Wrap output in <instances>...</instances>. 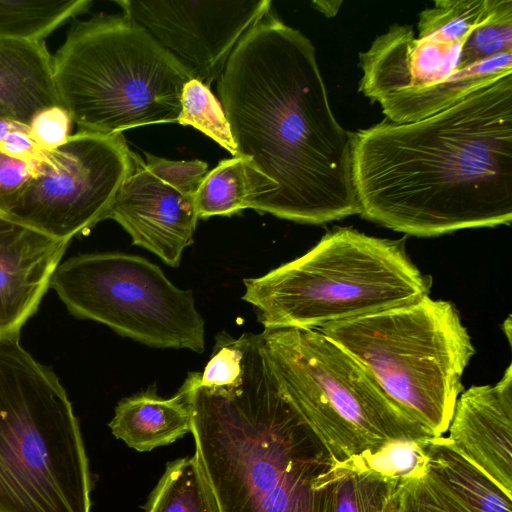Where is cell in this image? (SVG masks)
Wrapping results in <instances>:
<instances>
[{
  "label": "cell",
  "mask_w": 512,
  "mask_h": 512,
  "mask_svg": "<svg viewBox=\"0 0 512 512\" xmlns=\"http://www.w3.org/2000/svg\"><path fill=\"white\" fill-rule=\"evenodd\" d=\"M236 155L269 187L254 210L324 224L360 214L352 132L331 109L311 40L267 12L218 79Z\"/></svg>",
  "instance_id": "obj_1"
},
{
  "label": "cell",
  "mask_w": 512,
  "mask_h": 512,
  "mask_svg": "<svg viewBox=\"0 0 512 512\" xmlns=\"http://www.w3.org/2000/svg\"><path fill=\"white\" fill-rule=\"evenodd\" d=\"M360 215L417 237L510 225L512 74L427 118L352 132Z\"/></svg>",
  "instance_id": "obj_2"
},
{
  "label": "cell",
  "mask_w": 512,
  "mask_h": 512,
  "mask_svg": "<svg viewBox=\"0 0 512 512\" xmlns=\"http://www.w3.org/2000/svg\"><path fill=\"white\" fill-rule=\"evenodd\" d=\"M237 383L187 375L195 452L220 512H333L332 458L290 397L262 334L245 333Z\"/></svg>",
  "instance_id": "obj_3"
},
{
  "label": "cell",
  "mask_w": 512,
  "mask_h": 512,
  "mask_svg": "<svg viewBox=\"0 0 512 512\" xmlns=\"http://www.w3.org/2000/svg\"><path fill=\"white\" fill-rule=\"evenodd\" d=\"M243 283L242 299L264 329L308 330L415 302L431 287L402 240L351 227L326 233L304 255Z\"/></svg>",
  "instance_id": "obj_4"
},
{
  "label": "cell",
  "mask_w": 512,
  "mask_h": 512,
  "mask_svg": "<svg viewBox=\"0 0 512 512\" xmlns=\"http://www.w3.org/2000/svg\"><path fill=\"white\" fill-rule=\"evenodd\" d=\"M91 476L72 404L19 338L0 341V512H91Z\"/></svg>",
  "instance_id": "obj_5"
},
{
  "label": "cell",
  "mask_w": 512,
  "mask_h": 512,
  "mask_svg": "<svg viewBox=\"0 0 512 512\" xmlns=\"http://www.w3.org/2000/svg\"><path fill=\"white\" fill-rule=\"evenodd\" d=\"M61 104L81 130L117 134L177 122L189 72L123 15L74 20L53 56Z\"/></svg>",
  "instance_id": "obj_6"
},
{
  "label": "cell",
  "mask_w": 512,
  "mask_h": 512,
  "mask_svg": "<svg viewBox=\"0 0 512 512\" xmlns=\"http://www.w3.org/2000/svg\"><path fill=\"white\" fill-rule=\"evenodd\" d=\"M318 330L368 369L383 391L433 436L448 431L464 389L462 376L475 354L451 302L426 295Z\"/></svg>",
  "instance_id": "obj_7"
},
{
  "label": "cell",
  "mask_w": 512,
  "mask_h": 512,
  "mask_svg": "<svg viewBox=\"0 0 512 512\" xmlns=\"http://www.w3.org/2000/svg\"><path fill=\"white\" fill-rule=\"evenodd\" d=\"M261 334L286 390L332 460L395 439L435 437L319 330L264 329Z\"/></svg>",
  "instance_id": "obj_8"
},
{
  "label": "cell",
  "mask_w": 512,
  "mask_h": 512,
  "mask_svg": "<svg viewBox=\"0 0 512 512\" xmlns=\"http://www.w3.org/2000/svg\"><path fill=\"white\" fill-rule=\"evenodd\" d=\"M67 310L81 319L155 348L205 349V321L191 290L161 268L123 252L81 254L56 268L50 283Z\"/></svg>",
  "instance_id": "obj_9"
},
{
  "label": "cell",
  "mask_w": 512,
  "mask_h": 512,
  "mask_svg": "<svg viewBox=\"0 0 512 512\" xmlns=\"http://www.w3.org/2000/svg\"><path fill=\"white\" fill-rule=\"evenodd\" d=\"M464 42L437 35L416 37L411 26L393 24L359 54V91L381 106L387 120L409 123L512 74V52L461 69Z\"/></svg>",
  "instance_id": "obj_10"
},
{
  "label": "cell",
  "mask_w": 512,
  "mask_h": 512,
  "mask_svg": "<svg viewBox=\"0 0 512 512\" xmlns=\"http://www.w3.org/2000/svg\"><path fill=\"white\" fill-rule=\"evenodd\" d=\"M131 169L122 133L80 130L47 151L6 218L70 241L106 219Z\"/></svg>",
  "instance_id": "obj_11"
},
{
  "label": "cell",
  "mask_w": 512,
  "mask_h": 512,
  "mask_svg": "<svg viewBox=\"0 0 512 512\" xmlns=\"http://www.w3.org/2000/svg\"><path fill=\"white\" fill-rule=\"evenodd\" d=\"M124 15L146 29L195 79L210 88L236 45L270 0H121Z\"/></svg>",
  "instance_id": "obj_12"
},
{
  "label": "cell",
  "mask_w": 512,
  "mask_h": 512,
  "mask_svg": "<svg viewBox=\"0 0 512 512\" xmlns=\"http://www.w3.org/2000/svg\"><path fill=\"white\" fill-rule=\"evenodd\" d=\"M132 169L122 183L106 219L116 221L132 243L171 267L194 242L198 216L194 193L160 179L131 151Z\"/></svg>",
  "instance_id": "obj_13"
},
{
  "label": "cell",
  "mask_w": 512,
  "mask_h": 512,
  "mask_svg": "<svg viewBox=\"0 0 512 512\" xmlns=\"http://www.w3.org/2000/svg\"><path fill=\"white\" fill-rule=\"evenodd\" d=\"M447 437L512 497V366L495 385H474L456 402Z\"/></svg>",
  "instance_id": "obj_14"
},
{
  "label": "cell",
  "mask_w": 512,
  "mask_h": 512,
  "mask_svg": "<svg viewBox=\"0 0 512 512\" xmlns=\"http://www.w3.org/2000/svg\"><path fill=\"white\" fill-rule=\"evenodd\" d=\"M68 243L0 216V341L19 338Z\"/></svg>",
  "instance_id": "obj_15"
},
{
  "label": "cell",
  "mask_w": 512,
  "mask_h": 512,
  "mask_svg": "<svg viewBox=\"0 0 512 512\" xmlns=\"http://www.w3.org/2000/svg\"><path fill=\"white\" fill-rule=\"evenodd\" d=\"M51 106L62 104L45 42L0 39V117L29 128Z\"/></svg>",
  "instance_id": "obj_16"
},
{
  "label": "cell",
  "mask_w": 512,
  "mask_h": 512,
  "mask_svg": "<svg viewBox=\"0 0 512 512\" xmlns=\"http://www.w3.org/2000/svg\"><path fill=\"white\" fill-rule=\"evenodd\" d=\"M112 434L140 452L166 446L192 430L191 411L184 388L162 398L155 387L120 400L109 422Z\"/></svg>",
  "instance_id": "obj_17"
},
{
  "label": "cell",
  "mask_w": 512,
  "mask_h": 512,
  "mask_svg": "<svg viewBox=\"0 0 512 512\" xmlns=\"http://www.w3.org/2000/svg\"><path fill=\"white\" fill-rule=\"evenodd\" d=\"M421 442L429 467L472 512H512V497L458 452L447 437Z\"/></svg>",
  "instance_id": "obj_18"
},
{
  "label": "cell",
  "mask_w": 512,
  "mask_h": 512,
  "mask_svg": "<svg viewBox=\"0 0 512 512\" xmlns=\"http://www.w3.org/2000/svg\"><path fill=\"white\" fill-rule=\"evenodd\" d=\"M264 180L250 169L247 159H224L208 171L195 196L199 219L231 216L250 206L267 191Z\"/></svg>",
  "instance_id": "obj_19"
},
{
  "label": "cell",
  "mask_w": 512,
  "mask_h": 512,
  "mask_svg": "<svg viewBox=\"0 0 512 512\" xmlns=\"http://www.w3.org/2000/svg\"><path fill=\"white\" fill-rule=\"evenodd\" d=\"M143 509L145 512H220L196 452L167 463Z\"/></svg>",
  "instance_id": "obj_20"
},
{
  "label": "cell",
  "mask_w": 512,
  "mask_h": 512,
  "mask_svg": "<svg viewBox=\"0 0 512 512\" xmlns=\"http://www.w3.org/2000/svg\"><path fill=\"white\" fill-rule=\"evenodd\" d=\"M91 5V0H0V39L44 41Z\"/></svg>",
  "instance_id": "obj_21"
},
{
  "label": "cell",
  "mask_w": 512,
  "mask_h": 512,
  "mask_svg": "<svg viewBox=\"0 0 512 512\" xmlns=\"http://www.w3.org/2000/svg\"><path fill=\"white\" fill-rule=\"evenodd\" d=\"M421 440L395 439L345 460H332L331 474L336 482L353 474H371L402 483L422 475L429 467Z\"/></svg>",
  "instance_id": "obj_22"
},
{
  "label": "cell",
  "mask_w": 512,
  "mask_h": 512,
  "mask_svg": "<svg viewBox=\"0 0 512 512\" xmlns=\"http://www.w3.org/2000/svg\"><path fill=\"white\" fill-rule=\"evenodd\" d=\"M499 0H438L419 14L418 37L437 35L466 41L494 13Z\"/></svg>",
  "instance_id": "obj_23"
},
{
  "label": "cell",
  "mask_w": 512,
  "mask_h": 512,
  "mask_svg": "<svg viewBox=\"0 0 512 512\" xmlns=\"http://www.w3.org/2000/svg\"><path fill=\"white\" fill-rule=\"evenodd\" d=\"M181 112L177 123L192 126L213 139L220 146L236 155L229 122L221 104L210 88L192 79L183 89Z\"/></svg>",
  "instance_id": "obj_24"
},
{
  "label": "cell",
  "mask_w": 512,
  "mask_h": 512,
  "mask_svg": "<svg viewBox=\"0 0 512 512\" xmlns=\"http://www.w3.org/2000/svg\"><path fill=\"white\" fill-rule=\"evenodd\" d=\"M507 52H512V0H499L490 18L468 35L461 49L460 68Z\"/></svg>",
  "instance_id": "obj_25"
},
{
  "label": "cell",
  "mask_w": 512,
  "mask_h": 512,
  "mask_svg": "<svg viewBox=\"0 0 512 512\" xmlns=\"http://www.w3.org/2000/svg\"><path fill=\"white\" fill-rule=\"evenodd\" d=\"M398 482L371 474H353L334 487L333 512H383L385 501Z\"/></svg>",
  "instance_id": "obj_26"
},
{
  "label": "cell",
  "mask_w": 512,
  "mask_h": 512,
  "mask_svg": "<svg viewBox=\"0 0 512 512\" xmlns=\"http://www.w3.org/2000/svg\"><path fill=\"white\" fill-rule=\"evenodd\" d=\"M401 486L404 512H472L430 467Z\"/></svg>",
  "instance_id": "obj_27"
},
{
  "label": "cell",
  "mask_w": 512,
  "mask_h": 512,
  "mask_svg": "<svg viewBox=\"0 0 512 512\" xmlns=\"http://www.w3.org/2000/svg\"><path fill=\"white\" fill-rule=\"evenodd\" d=\"M145 164L160 179L189 193L196 194L205 175L207 163L200 160L175 161L145 154Z\"/></svg>",
  "instance_id": "obj_28"
},
{
  "label": "cell",
  "mask_w": 512,
  "mask_h": 512,
  "mask_svg": "<svg viewBox=\"0 0 512 512\" xmlns=\"http://www.w3.org/2000/svg\"><path fill=\"white\" fill-rule=\"evenodd\" d=\"M73 119L63 106L39 111L31 120L29 135L44 150L62 146L71 136Z\"/></svg>",
  "instance_id": "obj_29"
},
{
  "label": "cell",
  "mask_w": 512,
  "mask_h": 512,
  "mask_svg": "<svg viewBox=\"0 0 512 512\" xmlns=\"http://www.w3.org/2000/svg\"><path fill=\"white\" fill-rule=\"evenodd\" d=\"M39 162L12 158L0 151V216L6 217L29 181L38 172Z\"/></svg>",
  "instance_id": "obj_30"
},
{
  "label": "cell",
  "mask_w": 512,
  "mask_h": 512,
  "mask_svg": "<svg viewBox=\"0 0 512 512\" xmlns=\"http://www.w3.org/2000/svg\"><path fill=\"white\" fill-rule=\"evenodd\" d=\"M0 151L6 155L27 162H41L47 150L42 149L26 130H12L0 141Z\"/></svg>",
  "instance_id": "obj_31"
},
{
  "label": "cell",
  "mask_w": 512,
  "mask_h": 512,
  "mask_svg": "<svg viewBox=\"0 0 512 512\" xmlns=\"http://www.w3.org/2000/svg\"><path fill=\"white\" fill-rule=\"evenodd\" d=\"M383 512H404V496L401 483L395 485L388 495Z\"/></svg>",
  "instance_id": "obj_32"
},
{
  "label": "cell",
  "mask_w": 512,
  "mask_h": 512,
  "mask_svg": "<svg viewBox=\"0 0 512 512\" xmlns=\"http://www.w3.org/2000/svg\"><path fill=\"white\" fill-rule=\"evenodd\" d=\"M342 1H313L312 5L326 17H333L337 14Z\"/></svg>",
  "instance_id": "obj_33"
},
{
  "label": "cell",
  "mask_w": 512,
  "mask_h": 512,
  "mask_svg": "<svg viewBox=\"0 0 512 512\" xmlns=\"http://www.w3.org/2000/svg\"><path fill=\"white\" fill-rule=\"evenodd\" d=\"M12 130H26L29 131V128L17 123H13L6 119L0 117V141L5 137V135Z\"/></svg>",
  "instance_id": "obj_34"
}]
</instances>
